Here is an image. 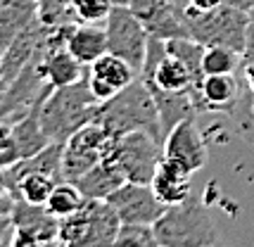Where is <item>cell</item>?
Returning <instances> with one entry per match:
<instances>
[{"label":"cell","mask_w":254,"mask_h":247,"mask_svg":"<svg viewBox=\"0 0 254 247\" xmlns=\"http://www.w3.org/2000/svg\"><path fill=\"white\" fill-rule=\"evenodd\" d=\"M240 67H243L240 53H235L231 48H223V45L204 48V57H202L204 76H209V74H240Z\"/></svg>","instance_id":"d4e9b609"},{"label":"cell","mask_w":254,"mask_h":247,"mask_svg":"<svg viewBox=\"0 0 254 247\" xmlns=\"http://www.w3.org/2000/svg\"><path fill=\"white\" fill-rule=\"evenodd\" d=\"M62 152H64V143H50L45 145L41 152H36L31 157L19 159L17 164L5 169V176H7V188L12 190L19 185V181L29 174H48L53 179L62 181Z\"/></svg>","instance_id":"9a60e30c"},{"label":"cell","mask_w":254,"mask_h":247,"mask_svg":"<svg viewBox=\"0 0 254 247\" xmlns=\"http://www.w3.org/2000/svg\"><path fill=\"white\" fill-rule=\"evenodd\" d=\"M7 83H10V81H5L0 76V100H2V95H5V90H7Z\"/></svg>","instance_id":"d590c367"},{"label":"cell","mask_w":254,"mask_h":247,"mask_svg":"<svg viewBox=\"0 0 254 247\" xmlns=\"http://www.w3.org/2000/svg\"><path fill=\"white\" fill-rule=\"evenodd\" d=\"M164 157L188 169L190 174H197L207 164L209 152H207V143L195 124V117H188L181 124H176V128L164 138Z\"/></svg>","instance_id":"8fae6325"},{"label":"cell","mask_w":254,"mask_h":247,"mask_svg":"<svg viewBox=\"0 0 254 247\" xmlns=\"http://www.w3.org/2000/svg\"><path fill=\"white\" fill-rule=\"evenodd\" d=\"M117 245L122 247H152L157 245L155 226L150 224H122Z\"/></svg>","instance_id":"83f0119b"},{"label":"cell","mask_w":254,"mask_h":247,"mask_svg":"<svg viewBox=\"0 0 254 247\" xmlns=\"http://www.w3.org/2000/svg\"><path fill=\"white\" fill-rule=\"evenodd\" d=\"M10 143H12V124L0 119V155L10 147Z\"/></svg>","instance_id":"d6a6232c"},{"label":"cell","mask_w":254,"mask_h":247,"mask_svg":"<svg viewBox=\"0 0 254 247\" xmlns=\"http://www.w3.org/2000/svg\"><path fill=\"white\" fill-rule=\"evenodd\" d=\"M105 31H107V53L124 57L140 74L145 55H147L150 34L145 24L138 19V14L126 5V0H119L112 7L105 19Z\"/></svg>","instance_id":"52a82bcc"},{"label":"cell","mask_w":254,"mask_h":247,"mask_svg":"<svg viewBox=\"0 0 254 247\" xmlns=\"http://www.w3.org/2000/svg\"><path fill=\"white\" fill-rule=\"evenodd\" d=\"M247 22L250 12L240 10L235 5L221 2L214 10H192L186 7V26L188 34L202 45H223L235 53H245L247 38Z\"/></svg>","instance_id":"277c9868"},{"label":"cell","mask_w":254,"mask_h":247,"mask_svg":"<svg viewBox=\"0 0 254 247\" xmlns=\"http://www.w3.org/2000/svg\"><path fill=\"white\" fill-rule=\"evenodd\" d=\"M14 236V224H12L10 214H0V245H12Z\"/></svg>","instance_id":"4dcf8cb0"},{"label":"cell","mask_w":254,"mask_h":247,"mask_svg":"<svg viewBox=\"0 0 254 247\" xmlns=\"http://www.w3.org/2000/svg\"><path fill=\"white\" fill-rule=\"evenodd\" d=\"M138 19L145 24L147 34L171 41L178 36H190L186 26V10L176 0H126Z\"/></svg>","instance_id":"30bf717a"},{"label":"cell","mask_w":254,"mask_h":247,"mask_svg":"<svg viewBox=\"0 0 254 247\" xmlns=\"http://www.w3.org/2000/svg\"><path fill=\"white\" fill-rule=\"evenodd\" d=\"M117 135H112L100 122H88L64 143L62 152V181L81 179L88 169H93L100 159L112 155Z\"/></svg>","instance_id":"8992f818"},{"label":"cell","mask_w":254,"mask_h":247,"mask_svg":"<svg viewBox=\"0 0 254 247\" xmlns=\"http://www.w3.org/2000/svg\"><path fill=\"white\" fill-rule=\"evenodd\" d=\"M150 90H152L157 112H159V124H162L164 138L176 128V124H181L183 119L197 114V107H195V100H192V93L190 90H178V93L162 90V88H150Z\"/></svg>","instance_id":"d6986e66"},{"label":"cell","mask_w":254,"mask_h":247,"mask_svg":"<svg viewBox=\"0 0 254 247\" xmlns=\"http://www.w3.org/2000/svg\"><path fill=\"white\" fill-rule=\"evenodd\" d=\"M117 5V0H71V7L78 22L105 24L107 14Z\"/></svg>","instance_id":"f1b7e54d"},{"label":"cell","mask_w":254,"mask_h":247,"mask_svg":"<svg viewBox=\"0 0 254 247\" xmlns=\"http://www.w3.org/2000/svg\"><path fill=\"white\" fill-rule=\"evenodd\" d=\"M10 216L14 224L12 247H36L57 243L60 219L45 204H29L24 200H14Z\"/></svg>","instance_id":"ba28073f"},{"label":"cell","mask_w":254,"mask_h":247,"mask_svg":"<svg viewBox=\"0 0 254 247\" xmlns=\"http://www.w3.org/2000/svg\"><path fill=\"white\" fill-rule=\"evenodd\" d=\"M95 122H100L112 135H124L131 131H147L164 140L159 112H157L152 90L145 86V81L138 79L119 90L114 98L100 105Z\"/></svg>","instance_id":"7a4b0ae2"},{"label":"cell","mask_w":254,"mask_h":247,"mask_svg":"<svg viewBox=\"0 0 254 247\" xmlns=\"http://www.w3.org/2000/svg\"><path fill=\"white\" fill-rule=\"evenodd\" d=\"M107 202L117 209L122 224H150L166 212V204L159 200L150 183L126 181L107 197Z\"/></svg>","instance_id":"9c48e42d"},{"label":"cell","mask_w":254,"mask_h":247,"mask_svg":"<svg viewBox=\"0 0 254 247\" xmlns=\"http://www.w3.org/2000/svg\"><path fill=\"white\" fill-rule=\"evenodd\" d=\"M240 74H209L199 81L197 88H190V93L197 114H228L240 98Z\"/></svg>","instance_id":"7c38bea8"},{"label":"cell","mask_w":254,"mask_h":247,"mask_svg":"<svg viewBox=\"0 0 254 247\" xmlns=\"http://www.w3.org/2000/svg\"><path fill=\"white\" fill-rule=\"evenodd\" d=\"M88 236H90V221L86 204L78 212L60 219V233H57V243L60 245L88 247Z\"/></svg>","instance_id":"cb8c5ba5"},{"label":"cell","mask_w":254,"mask_h":247,"mask_svg":"<svg viewBox=\"0 0 254 247\" xmlns=\"http://www.w3.org/2000/svg\"><path fill=\"white\" fill-rule=\"evenodd\" d=\"M138 79V71L114 53H105L88 67V86L100 102H107L119 90Z\"/></svg>","instance_id":"4fadbf2b"},{"label":"cell","mask_w":254,"mask_h":247,"mask_svg":"<svg viewBox=\"0 0 254 247\" xmlns=\"http://www.w3.org/2000/svg\"><path fill=\"white\" fill-rule=\"evenodd\" d=\"M86 64H81L76 57L69 53V48H57V50H45L43 55V71L45 79L53 88L71 86L88 76Z\"/></svg>","instance_id":"ffe728a7"},{"label":"cell","mask_w":254,"mask_h":247,"mask_svg":"<svg viewBox=\"0 0 254 247\" xmlns=\"http://www.w3.org/2000/svg\"><path fill=\"white\" fill-rule=\"evenodd\" d=\"M243 62H254V7L250 10V22H247V38H245Z\"/></svg>","instance_id":"f546056e"},{"label":"cell","mask_w":254,"mask_h":247,"mask_svg":"<svg viewBox=\"0 0 254 247\" xmlns=\"http://www.w3.org/2000/svg\"><path fill=\"white\" fill-rule=\"evenodd\" d=\"M100 105L88 86V76L71 86L53 88L41 105V126L50 143H66L81 126L95 119Z\"/></svg>","instance_id":"6da1fadb"},{"label":"cell","mask_w":254,"mask_h":247,"mask_svg":"<svg viewBox=\"0 0 254 247\" xmlns=\"http://www.w3.org/2000/svg\"><path fill=\"white\" fill-rule=\"evenodd\" d=\"M2 5H5V0H0V10H2Z\"/></svg>","instance_id":"8d00e7d4"},{"label":"cell","mask_w":254,"mask_h":247,"mask_svg":"<svg viewBox=\"0 0 254 247\" xmlns=\"http://www.w3.org/2000/svg\"><path fill=\"white\" fill-rule=\"evenodd\" d=\"M228 117L233 119V126H235V133L243 138L245 143L254 145V90L245 88L240 90V98L235 102Z\"/></svg>","instance_id":"4316f807"},{"label":"cell","mask_w":254,"mask_h":247,"mask_svg":"<svg viewBox=\"0 0 254 247\" xmlns=\"http://www.w3.org/2000/svg\"><path fill=\"white\" fill-rule=\"evenodd\" d=\"M240 81H243L245 88L254 90V62H243V67H240Z\"/></svg>","instance_id":"1f68e13d"},{"label":"cell","mask_w":254,"mask_h":247,"mask_svg":"<svg viewBox=\"0 0 254 247\" xmlns=\"http://www.w3.org/2000/svg\"><path fill=\"white\" fill-rule=\"evenodd\" d=\"M74 183L86 200H107L122 183H126V176L114 159H100L95 167L88 169Z\"/></svg>","instance_id":"e0dca14e"},{"label":"cell","mask_w":254,"mask_h":247,"mask_svg":"<svg viewBox=\"0 0 254 247\" xmlns=\"http://www.w3.org/2000/svg\"><path fill=\"white\" fill-rule=\"evenodd\" d=\"M55 185H57V179L48 176V174H29L12 190V197L14 200H24L29 204H48Z\"/></svg>","instance_id":"603a6c76"},{"label":"cell","mask_w":254,"mask_h":247,"mask_svg":"<svg viewBox=\"0 0 254 247\" xmlns=\"http://www.w3.org/2000/svg\"><path fill=\"white\" fill-rule=\"evenodd\" d=\"M86 209H88V221H90V245H117V236L122 228V219L117 209L112 207L107 200H86Z\"/></svg>","instance_id":"44dd1931"},{"label":"cell","mask_w":254,"mask_h":247,"mask_svg":"<svg viewBox=\"0 0 254 247\" xmlns=\"http://www.w3.org/2000/svg\"><path fill=\"white\" fill-rule=\"evenodd\" d=\"M41 105L43 102H38L31 112L24 114L19 122L12 124V143L0 155V164L5 169L17 164L19 159L41 152L45 145H50V138L45 135L43 126H41Z\"/></svg>","instance_id":"5bb4252c"},{"label":"cell","mask_w":254,"mask_h":247,"mask_svg":"<svg viewBox=\"0 0 254 247\" xmlns=\"http://www.w3.org/2000/svg\"><path fill=\"white\" fill-rule=\"evenodd\" d=\"M221 2L223 0H186V7H192V10H214Z\"/></svg>","instance_id":"836d02e7"},{"label":"cell","mask_w":254,"mask_h":247,"mask_svg":"<svg viewBox=\"0 0 254 247\" xmlns=\"http://www.w3.org/2000/svg\"><path fill=\"white\" fill-rule=\"evenodd\" d=\"M38 19V0H5L0 10V53L22 34L31 22Z\"/></svg>","instance_id":"7402d4cb"},{"label":"cell","mask_w":254,"mask_h":247,"mask_svg":"<svg viewBox=\"0 0 254 247\" xmlns=\"http://www.w3.org/2000/svg\"><path fill=\"white\" fill-rule=\"evenodd\" d=\"M124 171L126 181L135 183H152L157 169L164 159V140L147 131H131V133L117 135L112 155Z\"/></svg>","instance_id":"5b68a950"},{"label":"cell","mask_w":254,"mask_h":247,"mask_svg":"<svg viewBox=\"0 0 254 247\" xmlns=\"http://www.w3.org/2000/svg\"><path fill=\"white\" fill-rule=\"evenodd\" d=\"M83 204H86V197L76 188V183H71V181H57L55 190H53V195H50V200H48L45 207L55 214L57 219H62V216H69V214L78 212Z\"/></svg>","instance_id":"484cf974"},{"label":"cell","mask_w":254,"mask_h":247,"mask_svg":"<svg viewBox=\"0 0 254 247\" xmlns=\"http://www.w3.org/2000/svg\"><path fill=\"white\" fill-rule=\"evenodd\" d=\"M69 53L76 57L81 64L90 67L98 57L107 53V31L105 24H93V22H78L71 34H69Z\"/></svg>","instance_id":"ac0fdd59"},{"label":"cell","mask_w":254,"mask_h":247,"mask_svg":"<svg viewBox=\"0 0 254 247\" xmlns=\"http://www.w3.org/2000/svg\"><path fill=\"white\" fill-rule=\"evenodd\" d=\"M192 176H195V174H190L188 169H183L181 164H176V162H171V159L164 157L150 185H152V190H155L157 197H159L166 207H171V204L183 202L186 197L192 195Z\"/></svg>","instance_id":"2e32d148"},{"label":"cell","mask_w":254,"mask_h":247,"mask_svg":"<svg viewBox=\"0 0 254 247\" xmlns=\"http://www.w3.org/2000/svg\"><path fill=\"white\" fill-rule=\"evenodd\" d=\"M155 236L159 247H209L219 240L214 216L195 192L166 207L155 221Z\"/></svg>","instance_id":"3957f363"},{"label":"cell","mask_w":254,"mask_h":247,"mask_svg":"<svg viewBox=\"0 0 254 247\" xmlns=\"http://www.w3.org/2000/svg\"><path fill=\"white\" fill-rule=\"evenodd\" d=\"M0 64H2V53H0Z\"/></svg>","instance_id":"74e56055"},{"label":"cell","mask_w":254,"mask_h":247,"mask_svg":"<svg viewBox=\"0 0 254 247\" xmlns=\"http://www.w3.org/2000/svg\"><path fill=\"white\" fill-rule=\"evenodd\" d=\"M2 195H10V188H7V176H5V167L0 164V197Z\"/></svg>","instance_id":"e575fe53"}]
</instances>
